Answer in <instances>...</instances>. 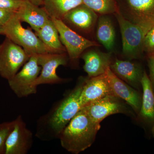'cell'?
<instances>
[{
    "label": "cell",
    "mask_w": 154,
    "mask_h": 154,
    "mask_svg": "<svg viewBox=\"0 0 154 154\" xmlns=\"http://www.w3.org/2000/svg\"><path fill=\"white\" fill-rule=\"evenodd\" d=\"M114 15L120 28L123 55L130 59L140 58L144 52V41L148 32L125 19L119 11Z\"/></svg>",
    "instance_id": "277c9868"
},
{
    "label": "cell",
    "mask_w": 154,
    "mask_h": 154,
    "mask_svg": "<svg viewBox=\"0 0 154 154\" xmlns=\"http://www.w3.org/2000/svg\"><path fill=\"white\" fill-rule=\"evenodd\" d=\"M83 4L100 15L115 14L119 11L116 0H82Z\"/></svg>",
    "instance_id": "7402d4cb"
},
{
    "label": "cell",
    "mask_w": 154,
    "mask_h": 154,
    "mask_svg": "<svg viewBox=\"0 0 154 154\" xmlns=\"http://www.w3.org/2000/svg\"><path fill=\"white\" fill-rule=\"evenodd\" d=\"M112 94L106 73L92 78H85L81 94L82 107Z\"/></svg>",
    "instance_id": "9a60e30c"
},
{
    "label": "cell",
    "mask_w": 154,
    "mask_h": 154,
    "mask_svg": "<svg viewBox=\"0 0 154 154\" xmlns=\"http://www.w3.org/2000/svg\"><path fill=\"white\" fill-rule=\"evenodd\" d=\"M57 28L60 38L67 52L69 59L75 62L86 49L100 46L95 41L87 39L69 27L60 19L50 18Z\"/></svg>",
    "instance_id": "ba28073f"
},
{
    "label": "cell",
    "mask_w": 154,
    "mask_h": 154,
    "mask_svg": "<svg viewBox=\"0 0 154 154\" xmlns=\"http://www.w3.org/2000/svg\"><path fill=\"white\" fill-rule=\"evenodd\" d=\"M110 69L119 79L133 88L138 91L142 88L144 71L140 65L116 58L110 64Z\"/></svg>",
    "instance_id": "e0dca14e"
},
{
    "label": "cell",
    "mask_w": 154,
    "mask_h": 154,
    "mask_svg": "<svg viewBox=\"0 0 154 154\" xmlns=\"http://www.w3.org/2000/svg\"><path fill=\"white\" fill-rule=\"evenodd\" d=\"M15 14L14 11L0 8V25L4 26Z\"/></svg>",
    "instance_id": "484cf974"
},
{
    "label": "cell",
    "mask_w": 154,
    "mask_h": 154,
    "mask_svg": "<svg viewBox=\"0 0 154 154\" xmlns=\"http://www.w3.org/2000/svg\"><path fill=\"white\" fill-rule=\"evenodd\" d=\"M96 36L107 50H111L115 43V31L112 21L107 15H101L98 20Z\"/></svg>",
    "instance_id": "ffe728a7"
},
{
    "label": "cell",
    "mask_w": 154,
    "mask_h": 154,
    "mask_svg": "<svg viewBox=\"0 0 154 154\" xmlns=\"http://www.w3.org/2000/svg\"><path fill=\"white\" fill-rule=\"evenodd\" d=\"M14 126V121L0 124V154H4L6 140Z\"/></svg>",
    "instance_id": "603a6c76"
},
{
    "label": "cell",
    "mask_w": 154,
    "mask_h": 154,
    "mask_svg": "<svg viewBox=\"0 0 154 154\" xmlns=\"http://www.w3.org/2000/svg\"><path fill=\"white\" fill-rule=\"evenodd\" d=\"M16 14L3 26L4 34L22 47L29 56L51 53L49 49L30 28L22 27Z\"/></svg>",
    "instance_id": "3957f363"
},
{
    "label": "cell",
    "mask_w": 154,
    "mask_h": 154,
    "mask_svg": "<svg viewBox=\"0 0 154 154\" xmlns=\"http://www.w3.org/2000/svg\"><path fill=\"white\" fill-rule=\"evenodd\" d=\"M35 5L39 6L43 5V0H27Z\"/></svg>",
    "instance_id": "83f0119b"
},
{
    "label": "cell",
    "mask_w": 154,
    "mask_h": 154,
    "mask_svg": "<svg viewBox=\"0 0 154 154\" xmlns=\"http://www.w3.org/2000/svg\"><path fill=\"white\" fill-rule=\"evenodd\" d=\"M35 33L51 53L66 52L65 48L60 41L57 28L50 18L39 30Z\"/></svg>",
    "instance_id": "d6986e66"
},
{
    "label": "cell",
    "mask_w": 154,
    "mask_h": 154,
    "mask_svg": "<svg viewBox=\"0 0 154 154\" xmlns=\"http://www.w3.org/2000/svg\"><path fill=\"white\" fill-rule=\"evenodd\" d=\"M98 20V14L82 4L68 12L62 21L68 26L83 33H90L94 30Z\"/></svg>",
    "instance_id": "5bb4252c"
},
{
    "label": "cell",
    "mask_w": 154,
    "mask_h": 154,
    "mask_svg": "<svg viewBox=\"0 0 154 154\" xmlns=\"http://www.w3.org/2000/svg\"><path fill=\"white\" fill-rule=\"evenodd\" d=\"M110 85L112 94L126 102L137 115L140 112L143 94L138 90L133 88L119 79L110 69H107L105 73Z\"/></svg>",
    "instance_id": "4fadbf2b"
},
{
    "label": "cell",
    "mask_w": 154,
    "mask_h": 154,
    "mask_svg": "<svg viewBox=\"0 0 154 154\" xmlns=\"http://www.w3.org/2000/svg\"><path fill=\"white\" fill-rule=\"evenodd\" d=\"M30 57L22 47L6 37L0 44V76L11 79Z\"/></svg>",
    "instance_id": "5b68a950"
},
{
    "label": "cell",
    "mask_w": 154,
    "mask_h": 154,
    "mask_svg": "<svg viewBox=\"0 0 154 154\" xmlns=\"http://www.w3.org/2000/svg\"><path fill=\"white\" fill-rule=\"evenodd\" d=\"M37 57L38 64L42 69L35 82V86L60 84L66 81L57 74L56 70L60 66H66L67 64L69 58L66 53L45 54L37 55Z\"/></svg>",
    "instance_id": "30bf717a"
},
{
    "label": "cell",
    "mask_w": 154,
    "mask_h": 154,
    "mask_svg": "<svg viewBox=\"0 0 154 154\" xmlns=\"http://www.w3.org/2000/svg\"><path fill=\"white\" fill-rule=\"evenodd\" d=\"M147 60L149 70V79L154 92V55H148Z\"/></svg>",
    "instance_id": "4316f807"
},
{
    "label": "cell",
    "mask_w": 154,
    "mask_h": 154,
    "mask_svg": "<svg viewBox=\"0 0 154 154\" xmlns=\"http://www.w3.org/2000/svg\"><path fill=\"white\" fill-rule=\"evenodd\" d=\"M144 51L149 54L154 48V26L146 34L144 41Z\"/></svg>",
    "instance_id": "d4e9b609"
},
{
    "label": "cell",
    "mask_w": 154,
    "mask_h": 154,
    "mask_svg": "<svg viewBox=\"0 0 154 154\" xmlns=\"http://www.w3.org/2000/svg\"><path fill=\"white\" fill-rule=\"evenodd\" d=\"M100 128V123L94 121L83 107L61 134V145L71 153H80L94 143Z\"/></svg>",
    "instance_id": "7a4b0ae2"
},
{
    "label": "cell",
    "mask_w": 154,
    "mask_h": 154,
    "mask_svg": "<svg viewBox=\"0 0 154 154\" xmlns=\"http://www.w3.org/2000/svg\"><path fill=\"white\" fill-rule=\"evenodd\" d=\"M33 142V134L19 115L14 120V126L6 140L4 154H27Z\"/></svg>",
    "instance_id": "8fae6325"
},
{
    "label": "cell",
    "mask_w": 154,
    "mask_h": 154,
    "mask_svg": "<svg viewBox=\"0 0 154 154\" xmlns=\"http://www.w3.org/2000/svg\"><path fill=\"white\" fill-rule=\"evenodd\" d=\"M85 78L80 79L75 88L51 111L38 121L37 135L44 140L60 136L72 119L83 108L80 97Z\"/></svg>",
    "instance_id": "6da1fadb"
},
{
    "label": "cell",
    "mask_w": 154,
    "mask_h": 154,
    "mask_svg": "<svg viewBox=\"0 0 154 154\" xmlns=\"http://www.w3.org/2000/svg\"><path fill=\"white\" fill-rule=\"evenodd\" d=\"M16 15L21 22L28 23L35 32L39 30L50 18L44 8L35 5L27 0L23 1Z\"/></svg>",
    "instance_id": "ac0fdd59"
},
{
    "label": "cell",
    "mask_w": 154,
    "mask_h": 154,
    "mask_svg": "<svg viewBox=\"0 0 154 154\" xmlns=\"http://www.w3.org/2000/svg\"><path fill=\"white\" fill-rule=\"evenodd\" d=\"M82 4V0H43V5L50 18L62 20L68 12Z\"/></svg>",
    "instance_id": "44dd1931"
},
{
    "label": "cell",
    "mask_w": 154,
    "mask_h": 154,
    "mask_svg": "<svg viewBox=\"0 0 154 154\" xmlns=\"http://www.w3.org/2000/svg\"><path fill=\"white\" fill-rule=\"evenodd\" d=\"M4 27L2 25H0V34H4Z\"/></svg>",
    "instance_id": "f1b7e54d"
},
{
    "label": "cell",
    "mask_w": 154,
    "mask_h": 154,
    "mask_svg": "<svg viewBox=\"0 0 154 154\" xmlns=\"http://www.w3.org/2000/svg\"><path fill=\"white\" fill-rule=\"evenodd\" d=\"M141 85L142 102L140 112L135 119L154 138V92L146 71H144Z\"/></svg>",
    "instance_id": "7c38bea8"
},
{
    "label": "cell",
    "mask_w": 154,
    "mask_h": 154,
    "mask_svg": "<svg viewBox=\"0 0 154 154\" xmlns=\"http://www.w3.org/2000/svg\"><path fill=\"white\" fill-rule=\"evenodd\" d=\"M85 64L84 69L88 78L104 74L112 63V53H105L99 50L91 49L84 52L81 56Z\"/></svg>",
    "instance_id": "2e32d148"
},
{
    "label": "cell",
    "mask_w": 154,
    "mask_h": 154,
    "mask_svg": "<svg viewBox=\"0 0 154 154\" xmlns=\"http://www.w3.org/2000/svg\"><path fill=\"white\" fill-rule=\"evenodd\" d=\"M24 0H0V8L17 12Z\"/></svg>",
    "instance_id": "cb8c5ba5"
},
{
    "label": "cell",
    "mask_w": 154,
    "mask_h": 154,
    "mask_svg": "<svg viewBox=\"0 0 154 154\" xmlns=\"http://www.w3.org/2000/svg\"><path fill=\"white\" fill-rule=\"evenodd\" d=\"M154 55V48L152 50L151 52L149 54H148V55Z\"/></svg>",
    "instance_id": "f546056e"
},
{
    "label": "cell",
    "mask_w": 154,
    "mask_h": 154,
    "mask_svg": "<svg viewBox=\"0 0 154 154\" xmlns=\"http://www.w3.org/2000/svg\"><path fill=\"white\" fill-rule=\"evenodd\" d=\"M119 9L125 19L147 32L154 26V0H124Z\"/></svg>",
    "instance_id": "9c48e42d"
},
{
    "label": "cell",
    "mask_w": 154,
    "mask_h": 154,
    "mask_svg": "<svg viewBox=\"0 0 154 154\" xmlns=\"http://www.w3.org/2000/svg\"><path fill=\"white\" fill-rule=\"evenodd\" d=\"M41 69L38 63L37 55L32 56L22 69L8 81L9 87L19 98L36 94L37 87L35 86V83Z\"/></svg>",
    "instance_id": "8992f818"
},
{
    "label": "cell",
    "mask_w": 154,
    "mask_h": 154,
    "mask_svg": "<svg viewBox=\"0 0 154 154\" xmlns=\"http://www.w3.org/2000/svg\"><path fill=\"white\" fill-rule=\"evenodd\" d=\"M84 107L91 118L100 123L107 116L116 113H122L134 118L136 117L131 107L113 94L107 95Z\"/></svg>",
    "instance_id": "52a82bcc"
}]
</instances>
